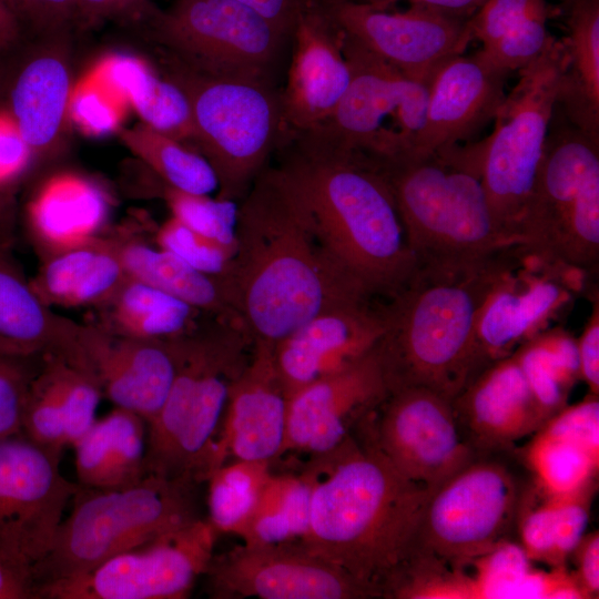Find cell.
<instances>
[{
	"label": "cell",
	"mask_w": 599,
	"mask_h": 599,
	"mask_svg": "<svg viewBox=\"0 0 599 599\" xmlns=\"http://www.w3.org/2000/svg\"><path fill=\"white\" fill-rule=\"evenodd\" d=\"M33 154L7 108H0V200L27 173Z\"/></svg>",
	"instance_id": "50"
},
{
	"label": "cell",
	"mask_w": 599,
	"mask_h": 599,
	"mask_svg": "<svg viewBox=\"0 0 599 599\" xmlns=\"http://www.w3.org/2000/svg\"><path fill=\"white\" fill-rule=\"evenodd\" d=\"M557 8L547 0H486L471 16L474 40L481 42V54L511 73L535 59L552 34L547 21Z\"/></svg>",
	"instance_id": "35"
},
{
	"label": "cell",
	"mask_w": 599,
	"mask_h": 599,
	"mask_svg": "<svg viewBox=\"0 0 599 599\" xmlns=\"http://www.w3.org/2000/svg\"><path fill=\"white\" fill-rule=\"evenodd\" d=\"M159 182L154 191L165 201L173 219L200 235L235 248L236 201L192 194Z\"/></svg>",
	"instance_id": "43"
},
{
	"label": "cell",
	"mask_w": 599,
	"mask_h": 599,
	"mask_svg": "<svg viewBox=\"0 0 599 599\" xmlns=\"http://www.w3.org/2000/svg\"><path fill=\"white\" fill-rule=\"evenodd\" d=\"M102 397L98 382L77 356L44 355L27 393L22 434L62 451L94 424Z\"/></svg>",
	"instance_id": "27"
},
{
	"label": "cell",
	"mask_w": 599,
	"mask_h": 599,
	"mask_svg": "<svg viewBox=\"0 0 599 599\" xmlns=\"http://www.w3.org/2000/svg\"><path fill=\"white\" fill-rule=\"evenodd\" d=\"M0 599H35L32 570L0 556Z\"/></svg>",
	"instance_id": "55"
},
{
	"label": "cell",
	"mask_w": 599,
	"mask_h": 599,
	"mask_svg": "<svg viewBox=\"0 0 599 599\" xmlns=\"http://www.w3.org/2000/svg\"><path fill=\"white\" fill-rule=\"evenodd\" d=\"M354 434L430 491L479 455L463 435L451 400L423 387L388 393Z\"/></svg>",
	"instance_id": "14"
},
{
	"label": "cell",
	"mask_w": 599,
	"mask_h": 599,
	"mask_svg": "<svg viewBox=\"0 0 599 599\" xmlns=\"http://www.w3.org/2000/svg\"><path fill=\"white\" fill-rule=\"evenodd\" d=\"M373 347L349 366L301 388L288 398L283 455L322 456L338 448L387 395Z\"/></svg>",
	"instance_id": "20"
},
{
	"label": "cell",
	"mask_w": 599,
	"mask_h": 599,
	"mask_svg": "<svg viewBox=\"0 0 599 599\" xmlns=\"http://www.w3.org/2000/svg\"><path fill=\"white\" fill-rule=\"evenodd\" d=\"M146 420L115 407L72 446L77 484L105 489L141 479L146 474Z\"/></svg>",
	"instance_id": "33"
},
{
	"label": "cell",
	"mask_w": 599,
	"mask_h": 599,
	"mask_svg": "<svg viewBox=\"0 0 599 599\" xmlns=\"http://www.w3.org/2000/svg\"><path fill=\"white\" fill-rule=\"evenodd\" d=\"M153 237L159 247L212 276L225 273L235 251L197 234L172 216L155 230Z\"/></svg>",
	"instance_id": "44"
},
{
	"label": "cell",
	"mask_w": 599,
	"mask_h": 599,
	"mask_svg": "<svg viewBox=\"0 0 599 599\" xmlns=\"http://www.w3.org/2000/svg\"><path fill=\"white\" fill-rule=\"evenodd\" d=\"M593 486L585 491L556 502L554 561L555 567L565 566L566 559L585 536L589 518V499Z\"/></svg>",
	"instance_id": "49"
},
{
	"label": "cell",
	"mask_w": 599,
	"mask_h": 599,
	"mask_svg": "<svg viewBox=\"0 0 599 599\" xmlns=\"http://www.w3.org/2000/svg\"><path fill=\"white\" fill-rule=\"evenodd\" d=\"M293 146L282 166L303 192L333 256L370 296L389 300L417 264L384 177L363 156Z\"/></svg>",
	"instance_id": "4"
},
{
	"label": "cell",
	"mask_w": 599,
	"mask_h": 599,
	"mask_svg": "<svg viewBox=\"0 0 599 599\" xmlns=\"http://www.w3.org/2000/svg\"><path fill=\"white\" fill-rule=\"evenodd\" d=\"M60 456L23 434L0 439V556L32 573L78 489L61 473Z\"/></svg>",
	"instance_id": "16"
},
{
	"label": "cell",
	"mask_w": 599,
	"mask_h": 599,
	"mask_svg": "<svg viewBox=\"0 0 599 599\" xmlns=\"http://www.w3.org/2000/svg\"><path fill=\"white\" fill-rule=\"evenodd\" d=\"M122 21L145 23L156 8L149 0H118Z\"/></svg>",
	"instance_id": "59"
},
{
	"label": "cell",
	"mask_w": 599,
	"mask_h": 599,
	"mask_svg": "<svg viewBox=\"0 0 599 599\" xmlns=\"http://www.w3.org/2000/svg\"><path fill=\"white\" fill-rule=\"evenodd\" d=\"M98 75L110 92L131 103L143 124L184 144L193 142L190 102L170 78H160L144 61L130 55L108 59Z\"/></svg>",
	"instance_id": "37"
},
{
	"label": "cell",
	"mask_w": 599,
	"mask_h": 599,
	"mask_svg": "<svg viewBox=\"0 0 599 599\" xmlns=\"http://www.w3.org/2000/svg\"><path fill=\"white\" fill-rule=\"evenodd\" d=\"M451 404L463 435L478 453L510 447L548 420L514 353L488 365Z\"/></svg>",
	"instance_id": "26"
},
{
	"label": "cell",
	"mask_w": 599,
	"mask_h": 599,
	"mask_svg": "<svg viewBox=\"0 0 599 599\" xmlns=\"http://www.w3.org/2000/svg\"><path fill=\"white\" fill-rule=\"evenodd\" d=\"M565 65L561 39L518 70V81L494 118V130L467 145L474 155L491 214L502 233L524 247L521 229L557 103Z\"/></svg>",
	"instance_id": "9"
},
{
	"label": "cell",
	"mask_w": 599,
	"mask_h": 599,
	"mask_svg": "<svg viewBox=\"0 0 599 599\" xmlns=\"http://www.w3.org/2000/svg\"><path fill=\"white\" fill-rule=\"evenodd\" d=\"M578 559L575 577L585 598H598L599 593V534L583 536L573 550Z\"/></svg>",
	"instance_id": "54"
},
{
	"label": "cell",
	"mask_w": 599,
	"mask_h": 599,
	"mask_svg": "<svg viewBox=\"0 0 599 599\" xmlns=\"http://www.w3.org/2000/svg\"><path fill=\"white\" fill-rule=\"evenodd\" d=\"M234 319L274 345L317 314L370 296L336 261L293 176L263 169L238 202L235 251L220 276Z\"/></svg>",
	"instance_id": "1"
},
{
	"label": "cell",
	"mask_w": 599,
	"mask_h": 599,
	"mask_svg": "<svg viewBox=\"0 0 599 599\" xmlns=\"http://www.w3.org/2000/svg\"><path fill=\"white\" fill-rule=\"evenodd\" d=\"M24 30L3 0H0V53L18 48L24 37Z\"/></svg>",
	"instance_id": "58"
},
{
	"label": "cell",
	"mask_w": 599,
	"mask_h": 599,
	"mask_svg": "<svg viewBox=\"0 0 599 599\" xmlns=\"http://www.w3.org/2000/svg\"><path fill=\"white\" fill-rule=\"evenodd\" d=\"M555 517L556 502L547 498L546 502L530 508L520 519L521 547L527 557L554 567Z\"/></svg>",
	"instance_id": "51"
},
{
	"label": "cell",
	"mask_w": 599,
	"mask_h": 599,
	"mask_svg": "<svg viewBox=\"0 0 599 599\" xmlns=\"http://www.w3.org/2000/svg\"><path fill=\"white\" fill-rule=\"evenodd\" d=\"M509 74L480 51L444 61L429 80L425 124L414 150L445 151L480 132L494 121Z\"/></svg>",
	"instance_id": "24"
},
{
	"label": "cell",
	"mask_w": 599,
	"mask_h": 599,
	"mask_svg": "<svg viewBox=\"0 0 599 599\" xmlns=\"http://www.w3.org/2000/svg\"><path fill=\"white\" fill-rule=\"evenodd\" d=\"M200 485L152 473L113 488L78 485L68 517L33 568L35 599L49 585L83 575L119 554L202 518Z\"/></svg>",
	"instance_id": "7"
},
{
	"label": "cell",
	"mask_w": 599,
	"mask_h": 599,
	"mask_svg": "<svg viewBox=\"0 0 599 599\" xmlns=\"http://www.w3.org/2000/svg\"><path fill=\"white\" fill-rule=\"evenodd\" d=\"M70 99L69 68L58 52L33 53L13 72L6 108L33 158L48 153L58 144L69 114Z\"/></svg>",
	"instance_id": "30"
},
{
	"label": "cell",
	"mask_w": 599,
	"mask_h": 599,
	"mask_svg": "<svg viewBox=\"0 0 599 599\" xmlns=\"http://www.w3.org/2000/svg\"><path fill=\"white\" fill-rule=\"evenodd\" d=\"M580 379L587 383L592 395L599 394V301L593 307L580 338L577 341Z\"/></svg>",
	"instance_id": "52"
},
{
	"label": "cell",
	"mask_w": 599,
	"mask_h": 599,
	"mask_svg": "<svg viewBox=\"0 0 599 599\" xmlns=\"http://www.w3.org/2000/svg\"><path fill=\"white\" fill-rule=\"evenodd\" d=\"M24 32L51 35L65 33L78 23L77 0H3Z\"/></svg>",
	"instance_id": "48"
},
{
	"label": "cell",
	"mask_w": 599,
	"mask_h": 599,
	"mask_svg": "<svg viewBox=\"0 0 599 599\" xmlns=\"http://www.w3.org/2000/svg\"><path fill=\"white\" fill-rule=\"evenodd\" d=\"M144 24L174 61L219 78L267 81L288 39L237 0H174Z\"/></svg>",
	"instance_id": "13"
},
{
	"label": "cell",
	"mask_w": 599,
	"mask_h": 599,
	"mask_svg": "<svg viewBox=\"0 0 599 599\" xmlns=\"http://www.w3.org/2000/svg\"><path fill=\"white\" fill-rule=\"evenodd\" d=\"M364 3L378 10H390L396 3L405 1L409 6H425L448 12L471 17L486 0H348Z\"/></svg>",
	"instance_id": "56"
},
{
	"label": "cell",
	"mask_w": 599,
	"mask_h": 599,
	"mask_svg": "<svg viewBox=\"0 0 599 599\" xmlns=\"http://www.w3.org/2000/svg\"><path fill=\"white\" fill-rule=\"evenodd\" d=\"M512 353L547 419L565 408L580 379L577 341L561 328L545 329Z\"/></svg>",
	"instance_id": "39"
},
{
	"label": "cell",
	"mask_w": 599,
	"mask_h": 599,
	"mask_svg": "<svg viewBox=\"0 0 599 599\" xmlns=\"http://www.w3.org/2000/svg\"><path fill=\"white\" fill-rule=\"evenodd\" d=\"M271 464L229 460L207 478V520L217 534L238 535L271 476Z\"/></svg>",
	"instance_id": "41"
},
{
	"label": "cell",
	"mask_w": 599,
	"mask_h": 599,
	"mask_svg": "<svg viewBox=\"0 0 599 599\" xmlns=\"http://www.w3.org/2000/svg\"><path fill=\"white\" fill-rule=\"evenodd\" d=\"M538 488L549 499L576 496L593 486L599 461L580 447L538 430L524 449Z\"/></svg>",
	"instance_id": "42"
},
{
	"label": "cell",
	"mask_w": 599,
	"mask_h": 599,
	"mask_svg": "<svg viewBox=\"0 0 599 599\" xmlns=\"http://www.w3.org/2000/svg\"><path fill=\"white\" fill-rule=\"evenodd\" d=\"M312 488L306 469L298 475L271 474L237 536L247 544L302 541L309 528Z\"/></svg>",
	"instance_id": "38"
},
{
	"label": "cell",
	"mask_w": 599,
	"mask_h": 599,
	"mask_svg": "<svg viewBox=\"0 0 599 599\" xmlns=\"http://www.w3.org/2000/svg\"><path fill=\"white\" fill-rule=\"evenodd\" d=\"M69 114L85 133L100 136L119 129L121 111L102 85L82 84L70 99Z\"/></svg>",
	"instance_id": "47"
},
{
	"label": "cell",
	"mask_w": 599,
	"mask_h": 599,
	"mask_svg": "<svg viewBox=\"0 0 599 599\" xmlns=\"http://www.w3.org/2000/svg\"><path fill=\"white\" fill-rule=\"evenodd\" d=\"M521 501L512 473L478 455L430 494L409 566L469 564L508 540Z\"/></svg>",
	"instance_id": "12"
},
{
	"label": "cell",
	"mask_w": 599,
	"mask_h": 599,
	"mask_svg": "<svg viewBox=\"0 0 599 599\" xmlns=\"http://www.w3.org/2000/svg\"><path fill=\"white\" fill-rule=\"evenodd\" d=\"M123 143L165 185L179 191L209 195L217 186L216 174L197 150L166 136L142 122L122 129Z\"/></svg>",
	"instance_id": "40"
},
{
	"label": "cell",
	"mask_w": 599,
	"mask_h": 599,
	"mask_svg": "<svg viewBox=\"0 0 599 599\" xmlns=\"http://www.w3.org/2000/svg\"><path fill=\"white\" fill-rule=\"evenodd\" d=\"M167 75L185 93L193 144L213 167L217 197L246 193L282 133L280 94L267 81L202 74L173 61Z\"/></svg>",
	"instance_id": "10"
},
{
	"label": "cell",
	"mask_w": 599,
	"mask_h": 599,
	"mask_svg": "<svg viewBox=\"0 0 599 599\" xmlns=\"http://www.w3.org/2000/svg\"><path fill=\"white\" fill-rule=\"evenodd\" d=\"M0 206V354H75L82 324L60 316L33 291L13 252L11 217Z\"/></svg>",
	"instance_id": "28"
},
{
	"label": "cell",
	"mask_w": 599,
	"mask_h": 599,
	"mask_svg": "<svg viewBox=\"0 0 599 599\" xmlns=\"http://www.w3.org/2000/svg\"><path fill=\"white\" fill-rule=\"evenodd\" d=\"M80 361L103 397L149 423L162 407L179 362V338L145 341L120 336L94 323L82 324Z\"/></svg>",
	"instance_id": "21"
},
{
	"label": "cell",
	"mask_w": 599,
	"mask_h": 599,
	"mask_svg": "<svg viewBox=\"0 0 599 599\" xmlns=\"http://www.w3.org/2000/svg\"><path fill=\"white\" fill-rule=\"evenodd\" d=\"M95 309L99 317L92 323L113 334L145 341L184 337L204 323L203 317H210L171 294L129 276Z\"/></svg>",
	"instance_id": "36"
},
{
	"label": "cell",
	"mask_w": 599,
	"mask_h": 599,
	"mask_svg": "<svg viewBox=\"0 0 599 599\" xmlns=\"http://www.w3.org/2000/svg\"><path fill=\"white\" fill-rule=\"evenodd\" d=\"M309 528L301 541L372 592L388 598L413 557L433 491L400 475L374 447L352 435L313 457Z\"/></svg>",
	"instance_id": "2"
},
{
	"label": "cell",
	"mask_w": 599,
	"mask_h": 599,
	"mask_svg": "<svg viewBox=\"0 0 599 599\" xmlns=\"http://www.w3.org/2000/svg\"><path fill=\"white\" fill-rule=\"evenodd\" d=\"M565 65L556 106L572 124L599 139V0H560Z\"/></svg>",
	"instance_id": "32"
},
{
	"label": "cell",
	"mask_w": 599,
	"mask_h": 599,
	"mask_svg": "<svg viewBox=\"0 0 599 599\" xmlns=\"http://www.w3.org/2000/svg\"><path fill=\"white\" fill-rule=\"evenodd\" d=\"M349 85L317 128L293 135L313 149L386 159L415 149L427 110L428 84L413 80L343 34Z\"/></svg>",
	"instance_id": "11"
},
{
	"label": "cell",
	"mask_w": 599,
	"mask_h": 599,
	"mask_svg": "<svg viewBox=\"0 0 599 599\" xmlns=\"http://www.w3.org/2000/svg\"><path fill=\"white\" fill-rule=\"evenodd\" d=\"M571 443L599 461V400L589 394L582 402L566 406L539 429Z\"/></svg>",
	"instance_id": "46"
},
{
	"label": "cell",
	"mask_w": 599,
	"mask_h": 599,
	"mask_svg": "<svg viewBox=\"0 0 599 599\" xmlns=\"http://www.w3.org/2000/svg\"><path fill=\"white\" fill-rule=\"evenodd\" d=\"M524 250L547 264L597 275L599 139L556 106L526 207Z\"/></svg>",
	"instance_id": "8"
},
{
	"label": "cell",
	"mask_w": 599,
	"mask_h": 599,
	"mask_svg": "<svg viewBox=\"0 0 599 599\" xmlns=\"http://www.w3.org/2000/svg\"><path fill=\"white\" fill-rule=\"evenodd\" d=\"M213 598L368 599L370 591L301 541L237 545L204 573Z\"/></svg>",
	"instance_id": "18"
},
{
	"label": "cell",
	"mask_w": 599,
	"mask_h": 599,
	"mask_svg": "<svg viewBox=\"0 0 599 599\" xmlns=\"http://www.w3.org/2000/svg\"><path fill=\"white\" fill-rule=\"evenodd\" d=\"M39 358L0 354V439L22 434V413Z\"/></svg>",
	"instance_id": "45"
},
{
	"label": "cell",
	"mask_w": 599,
	"mask_h": 599,
	"mask_svg": "<svg viewBox=\"0 0 599 599\" xmlns=\"http://www.w3.org/2000/svg\"><path fill=\"white\" fill-rule=\"evenodd\" d=\"M265 18L281 33L290 38L302 16L316 0H237Z\"/></svg>",
	"instance_id": "53"
},
{
	"label": "cell",
	"mask_w": 599,
	"mask_h": 599,
	"mask_svg": "<svg viewBox=\"0 0 599 599\" xmlns=\"http://www.w3.org/2000/svg\"><path fill=\"white\" fill-rule=\"evenodd\" d=\"M253 346L237 322L216 318L179 338L173 384L148 423L146 473L202 484L219 468L217 441L230 390Z\"/></svg>",
	"instance_id": "6"
},
{
	"label": "cell",
	"mask_w": 599,
	"mask_h": 599,
	"mask_svg": "<svg viewBox=\"0 0 599 599\" xmlns=\"http://www.w3.org/2000/svg\"><path fill=\"white\" fill-rule=\"evenodd\" d=\"M335 27L406 77L429 83L447 59L465 53L474 40L471 17L409 6L378 10L348 0H318Z\"/></svg>",
	"instance_id": "17"
},
{
	"label": "cell",
	"mask_w": 599,
	"mask_h": 599,
	"mask_svg": "<svg viewBox=\"0 0 599 599\" xmlns=\"http://www.w3.org/2000/svg\"><path fill=\"white\" fill-rule=\"evenodd\" d=\"M78 23L93 24L104 19L122 20L118 0H77Z\"/></svg>",
	"instance_id": "57"
},
{
	"label": "cell",
	"mask_w": 599,
	"mask_h": 599,
	"mask_svg": "<svg viewBox=\"0 0 599 599\" xmlns=\"http://www.w3.org/2000/svg\"><path fill=\"white\" fill-rule=\"evenodd\" d=\"M288 398L278 377L273 345L254 343L250 361L231 387L217 441L219 467L229 460L280 458Z\"/></svg>",
	"instance_id": "25"
},
{
	"label": "cell",
	"mask_w": 599,
	"mask_h": 599,
	"mask_svg": "<svg viewBox=\"0 0 599 599\" xmlns=\"http://www.w3.org/2000/svg\"><path fill=\"white\" fill-rule=\"evenodd\" d=\"M207 518L131 548L38 599H184L204 575L217 538Z\"/></svg>",
	"instance_id": "15"
},
{
	"label": "cell",
	"mask_w": 599,
	"mask_h": 599,
	"mask_svg": "<svg viewBox=\"0 0 599 599\" xmlns=\"http://www.w3.org/2000/svg\"><path fill=\"white\" fill-rule=\"evenodd\" d=\"M293 54L281 99L282 129L298 135L321 125L346 92L352 72L343 52L342 32L318 0L298 18Z\"/></svg>",
	"instance_id": "23"
},
{
	"label": "cell",
	"mask_w": 599,
	"mask_h": 599,
	"mask_svg": "<svg viewBox=\"0 0 599 599\" xmlns=\"http://www.w3.org/2000/svg\"><path fill=\"white\" fill-rule=\"evenodd\" d=\"M521 256L517 248L476 270L417 271L385 301L384 332L374 349L389 393L423 387L453 400L481 372L480 312Z\"/></svg>",
	"instance_id": "3"
},
{
	"label": "cell",
	"mask_w": 599,
	"mask_h": 599,
	"mask_svg": "<svg viewBox=\"0 0 599 599\" xmlns=\"http://www.w3.org/2000/svg\"><path fill=\"white\" fill-rule=\"evenodd\" d=\"M384 302L335 306L275 343L274 364L287 398L372 351L384 332Z\"/></svg>",
	"instance_id": "22"
},
{
	"label": "cell",
	"mask_w": 599,
	"mask_h": 599,
	"mask_svg": "<svg viewBox=\"0 0 599 599\" xmlns=\"http://www.w3.org/2000/svg\"><path fill=\"white\" fill-rule=\"evenodd\" d=\"M126 273L110 235L41 260L30 277L33 291L48 306L104 305L119 290Z\"/></svg>",
	"instance_id": "31"
},
{
	"label": "cell",
	"mask_w": 599,
	"mask_h": 599,
	"mask_svg": "<svg viewBox=\"0 0 599 599\" xmlns=\"http://www.w3.org/2000/svg\"><path fill=\"white\" fill-rule=\"evenodd\" d=\"M126 276L148 283L205 315L233 321L220 276L204 274L135 231L109 233Z\"/></svg>",
	"instance_id": "34"
},
{
	"label": "cell",
	"mask_w": 599,
	"mask_h": 599,
	"mask_svg": "<svg viewBox=\"0 0 599 599\" xmlns=\"http://www.w3.org/2000/svg\"><path fill=\"white\" fill-rule=\"evenodd\" d=\"M586 286L577 273L525 253L498 282L480 312L476 343L481 372L547 329L571 294L587 291Z\"/></svg>",
	"instance_id": "19"
},
{
	"label": "cell",
	"mask_w": 599,
	"mask_h": 599,
	"mask_svg": "<svg viewBox=\"0 0 599 599\" xmlns=\"http://www.w3.org/2000/svg\"><path fill=\"white\" fill-rule=\"evenodd\" d=\"M365 159L389 187L417 271L476 270L521 247L497 225L478 165L461 146Z\"/></svg>",
	"instance_id": "5"
},
{
	"label": "cell",
	"mask_w": 599,
	"mask_h": 599,
	"mask_svg": "<svg viewBox=\"0 0 599 599\" xmlns=\"http://www.w3.org/2000/svg\"><path fill=\"white\" fill-rule=\"evenodd\" d=\"M110 202L92 180L70 172L44 180L24 211L28 237L41 260L89 244L106 231Z\"/></svg>",
	"instance_id": "29"
}]
</instances>
